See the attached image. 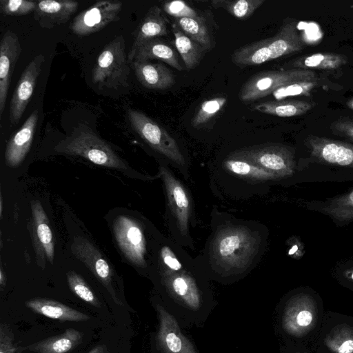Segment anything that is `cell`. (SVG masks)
<instances>
[{"instance_id":"39","label":"cell","mask_w":353,"mask_h":353,"mask_svg":"<svg viewBox=\"0 0 353 353\" xmlns=\"http://www.w3.org/2000/svg\"><path fill=\"white\" fill-rule=\"evenodd\" d=\"M162 8L165 13L174 17V19L183 17L198 18L200 17L195 10L181 0L166 1L163 3Z\"/></svg>"},{"instance_id":"11","label":"cell","mask_w":353,"mask_h":353,"mask_svg":"<svg viewBox=\"0 0 353 353\" xmlns=\"http://www.w3.org/2000/svg\"><path fill=\"white\" fill-rule=\"evenodd\" d=\"M72 253L81 261L105 288L114 302L123 305L118 298L112 283V270L101 252L88 240L77 236L71 246Z\"/></svg>"},{"instance_id":"32","label":"cell","mask_w":353,"mask_h":353,"mask_svg":"<svg viewBox=\"0 0 353 353\" xmlns=\"http://www.w3.org/2000/svg\"><path fill=\"white\" fill-rule=\"evenodd\" d=\"M321 211L338 222L353 221V190L332 199Z\"/></svg>"},{"instance_id":"29","label":"cell","mask_w":353,"mask_h":353,"mask_svg":"<svg viewBox=\"0 0 353 353\" xmlns=\"http://www.w3.org/2000/svg\"><path fill=\"white\" fill-rule=\"evenodd\" d=\"M174 45L186 68L190 70L198 65L205 49L186 35L176 23L172 24Z\"/></svg>"},{"instance_id":"28","label":"cell","mask_w":353,"mask_h":353,"mask_svg":"<svg viewBox=\"0 0 353 353\" xmlns=\"http://www.w3.org/2000/svg\"><path fill=\"white\" fill-rule=\"evenodd\" d=\"M32 214L38 241L48 259L52 263L54 256V237L49 221L40 202H32Z\"/></svg>"},{"instance_id":"2","label":"cell","mask_w":353,"mask_h":353,"mask_svg":"<svg viewBox=\"0 0 353 353\" xmlns=\"http://www.w3.org/2000/svg\"><path fill=\"white\" fill-rule=\"evenodd\" d=\"M264 248L265 229L261 225L227 221L217 226L196 261L209 279L235 280L256 265Z\"/></svg>"},{"instance_id":"5","label":"cell","mask_w":353,"mask_h":353,"mask_svg":"<svg viewBox=\"0 0 353 353\" xmlns=\"http://www.w3.org/2000/svg\"><path fill=\"white\" fill-rule=\"evenodd\" d=\"M127 115L132 129L143 140L170 160L184 176L188 175L184 155L175 139L162 126L135 109H128Z\"/></svg>"},{"instance_id":"8","label":"cell","mask_w":353,"mask_h":353,"mask_svg":"<svg viewBox=\"0 0 353 353\" xmlns=\"http://www.w3.org/2000/svg\"><path fill=\"white\" fill-rule=\"evenodd\" d=\"M230 154L253 163L279 179L290 176L294 172V154L284 145H259L238 150Z\"/></svg>"},{"instance_id":"34","label":"cell","mask_w":353,"mask_h":353,"mask_svg":"<svg viewBox=\"0 0 353 353\" xmlns=\"http://www.w3.org/2000/svg\"><path fill=\"white\" fill-rule=\"evenodd\" d=\"M68 285L71 291L87 303L96 307H101V304L84 279L74 271L67 274Z\"/></svg>"},{"instance_id":"10","label":"cell","mask_w":353,"mask_h":353,"mask_svg":"<svg viewBox=\"0 0 353 353\" xmlns=\"http://www.w3.org/2000/svg\"><path fill=\"white\" fill-rule=\"evenodd\" d=\"M121 8L120 1H97L79 13L70 23V29L78 36L91 34L119 20Z\"/></svg>"},{"instance_id":"18","label":"cell","mask_w":353,"mask_h":353,"mask_svg":"<svg viewBox=\"0 0 353 353\" xmlns=\"http://www.w3.org/2000/svg\"><path fill=\"white\" fill-rule=\"evenodd\" d=\"M37 120L38 112L35 110L8 141L5 151V161L8 166L17 167L23 161L33 141Z\"/></svg>"},{"instance_id":"15","label":"cell","mask_w":353,"mask_h":353,"mask_svg":"<svg viewBox=\"0 0 353 353\" xmlns=\"http://www.w3.org/2000/svg\"><path fill=\"white\" fill-rule=\"evenodd\" d=\"M314 305L311 297L303 294L294 297L288 303L283 316L285 330L299 336L309 330L314 324Z\"/></svg>"},{"instance_id":"38","label":"cell","mask_w":353,"mask_h":353,"mask_svg":"<svg viewBox=\"0 0 353 353\" xmlns=\"http://www.w3.org/2000/svg\"><path fill=\"white\" fill-rule=\"evenodd\" d=\"M37 2L26 0H1L0 11L1 14L11 16H20L34 11Z\"/></svg>"},{"instance_id":"4","label":"cell","mask_w":353,"mask_h":353,"mask_svg":"<svg viewBox=\"0 0 353 353\" xmlns=\"http://www.w3.org/2000/svg\"><path fill=\"white\" fill-rule=\"evenodd\" d=\"M168 199L171 232L177 243L193 249L189 232L192 213L191 196L185 186L164 164L159 166Z\"/></svg>"},{"instance_id":"14","label":"cell","mask_w":353,"mask_h":353,"mask_svg":"<svg viewBox=\"0 0 353 353\" xmlns=\"http://www.w3.org/2000/svg\"><path fill=\"white\" fill-rule=\"evenodd\" d=\"M307 145L311 155L319 161L353 168V145L318 137H310Z\"/></svg>"},{"instance_id":"26","label":"cell","mask_w":353,"mask_h":353,"mask_svg":"<svg viewBox=\"0 0 353 353\" xmlns=\"http://www.w3.org/2000/svg\"><path fill=\"white\" fill-rule=\"evenodd\" d=\"M271 38L243 46L232 54L233 63L239 67L253 66L270 61L269 45Z\"/></svg>"},{"instance_id":"3","label":"cell","mask_w":353,"mask_h":353,"mask_svg":"<svg viewBox=\"0 0 353 353\" xmlns=\"http://www.w3.org/2000/svg\"><path fill=\"white\" fill-rule=\"evenodd\" d=\"M55 151L70 155L81 157L92 163L123 172L131 169L110 145L90 128L79 124L66 139L54 148Z\"/></svg>"},{"instance_id":"24","label":"cell","mask_w":353,"mask_h":353,"mask_svg":"<svg viewBox=\"0 0 353 353\" xmlns=\"http://www.w3.org/2000/svg\"><path fill=\"white\" fill-rule=\"evenodd\" d=\"M151 59L163 61L177 70H183V67L180 64L174 49L159 38L152 39L143 43L137 50L133 61H150Z\"/></svg>"},{"instance_id":"6","label":"cell","mask_w":353,"mask_h":353,"mask_svg":"<svg viewBox=\"0 0 353 353\" xmlns=\"http://www.w3.org/2000/svg\"><path fill=\"white\" fill-rule=\"evenodd\" d=\"M128 63L123 37L118 36L99 54L92 72L93 83L101 88L127 86L130 75Z\"/></svg>"},{"instance_id":"12","label":"cell","mask_w":353,"mask_h":353,"mask_svg":"<svg viewBox=\"0 0 353 353\" xmlns=\"http://www.w3.org/2000/svg\"><path fill=\"white\" fill-rule=\"evenodd\" d=\"M159 316L156 336L157 347L161 353H198L189 339L183 334L176 317L164 306H155Z\"/></svg>"},{"instance_id":"22","label":"cell","mask_w":353,"mask_h":353,"mask_svg":"<svg viewBox=\"0 0 353 353\" xmlns=\"http://www.w3.org/2000/svg\"><path fill=\"white\" fill-rule=\"evenodd\" d=\"M83 334L75 329H67L61 334L48 337L26 347L35 353H68L78 346Z\"/></svg>"},{"instance_id":"19","label":"cell","mask_w":353,"mask_h":353,"mask_svg":"<svg viewBox=\"0 0 353 353\" xmlns=\"http://www.w3.org/2000/svg\"><path fill=\"white\" fill-rule=\"evenodd\" d=\"M78 6V2L72 0L40 1L37 3L34 17L40 26L51 29L66 23Z\"/></svg>"},{"instance_id":"35","label":"cell","mask_w":353,"mask_h":353,"mask_svg":"<svg viewBox=\"0 0 353 353\" xmlns=\"http://www.w3.org/2000/svg\"><path fill=\"white\" fill-rule=\"evenodd\" d=\"M227 99L223 97L210 99L203 101L191 120V125L198 128L214 117L225 105Z\"/></svg>"},{"instance_id":"44","label":"cell","mask_w":353,"mask_h":353,"mask_svg":"<svg viewBox=\"0 0 353 353\" xmlns=\"http://www.w3.org/2000/svg\"><path fill=\"white\" fill-rule=\"evenodd\" d=\"M299 250V246L297 244H294L292 246L289 250L290 255H294Z\"/></svg>"},{"instance_id":"27","label":"cell","mask_w":353,"mask_h":353,"mask_svg":"<svg viewBox=\"0 0 353 353\" xmlns=\"http://www.w3.org/2000/svg\"><path fill=\"white\" fill-rule=\"evenodd\" d=\"M314 106V103L299 100L270 101L255 104V111L277 116L291 117L304 114Z\"/></svg>"},{"instance_id":"23","label":"cell","mask_w":353,"mask_h":353,"mask_svg":"<svg viewBox=\"0 0 353 353\" xmlns=\"http://www.w3.org/2000/svg\"><path fill=\"white\" fill-rule=\"evenodd\" d=\"M304 47V41L299 34L294 23H285L274 37H271L269 45L270 61L300 51Z\"/></svg>"},{"instance_id":"36","label":"cell","mask_w":353,"mask_h":353,"mask_svg":"<svg viewBox=\"0 0 353 353\" xmlns=\"http://www.w3.org/2000/svg\"><path fill=\"white\" fill-rule=\"evenodd\" d=\"M318 83L316 79L296 81L278 88L272 94L279 100L290 97L308 95Z\"/></svg>"},{"instance_id":"20","label":"cell","mask_w":353,"mask_h":353,"mask_svg":"<svg viewBox=\"0 0 353 353\" xmlns=\"http://www.w3.org/2000/svg\"><path fill=\"white\" fill-rule=\"evenodd\" d=\"M131 65L140 83L152 90H166L175 82V76L164 64L149 61H133Z\"/></svg>"},{"instance_id":"33","label":"cell","mask_w":353,"mask_h":353,"mask_svg":"<svg viewBox=\"0 0 353 353\" xmlns=\"http://www.w3.org/2000/svg\"><path fill=\"white\" fill-rule=\"evenodd\" d=\"M265 2V0H213L211 5L214 8H223L234 17L245 19Z\"/></svg>"},{"instance_id":"42","label":"cell","mask_w":353,"mask_h":353,"mask_svg":"<svg viewBox=\"0 0 353 353\" xmlns=\"http://www.w3.org/2000/svg\"><path fill=\"white\" fill-rule=\"evenodd\" d=\"M87 353H109V351L105 345H99L93 347Z\"/></svg>"},{"instance_id":"43","label":"cell","mask_w":353,"mask_h":353,"mask_svg":"<svg viewBox=\"0 0 353 353\" xmlns=\"http://www.w3.org/2000/svg\"><path fill=\"white\" fill-rule=\"evenodd\" d=\"M0 284L2 288L6 285V275H4L2 269L0 271Z\"/></svg>"},{"instance_id":"25","label":"cell","mask_w":353,"mask_h":353,"mask_svg":"<svg viewBox=\"0 0 353 353\" xmlns=\"http://www.w3.org/2000/svg\"><path fill=\"white\" fill-rule=\"evenodd\" d=\"M223 166L230 174L241 179H246L253 183H265L279 179L274 174L254 165L253 163L237 157L230 154L225 159Z\"/></svg>"},{"instance_id":"16","label":"cell","mask_w":353,"mask_h":353,"mask_svg":"<svg viewBox=\"0 0 353 353\" xmlns=\"http://www.w3.org/2000/svg\"><path fill=\"white\" fill-rule=\"evenodd\" d=\"M21 52L17 35L12 31H6L0 43V115L4 110L10 81Z\"/></svg>"},{"instance_id":"41","label":"cell","mask_w":353,"mask_h":353,"mask_svg":"<svg viewBox=\"0 0 353 353\" xmlns=\"http://www.w3.org/2000/svg\"><path fill=\"white\" fill-rule=\"evenodd\" d=\"M334 130L341 134L353 140V120L343 119L335 123Z\"/></svg>"},{"instance_id":"1","label":"cell","mask_w":353,"mask_h":353,"mask_svg":"<svg viewBox=\"0 0 353 353\" xmlns=\"http://www.w3.org/2000/svg\"><path fill=\"white\" fill-rule=\"evenodd\" d=\"M160 285L171 313L190 321L208 316L213 305L208 277L178 243L165 240L157 252Z\"/></svg>"},{"instance_id":"21","label":"cell","mask_w":353,"mask_h":353,"mask_svg":"<svg viewBox=\"0 0 353 353\" xmlns=\"http://www.w3.org/2000/svg\"><path fill=\"white\" fill-rule=\"evenodd\" d=\"M26 306L34 312L59 321H86L90 317L60 302L36 298L25 303Z\"/></svg>"},{"instance_id":"30","label":"cell","mask_w":353,"mask_h":353,"mask_svg":"<svg viewBox=\"0 0 353 353\" xmlns=\"http://www.w3.org/2000/svg\"><path fill=\"white\" fill-rule=\"evenodd\" d=\"M174 23L190 38L200 44L205 50L212 48L211 38L203 17L174 19Z\"/></svg>"},{"instance_id":"45","label":"cell","mask_w":353,"mask_h":353,"mask_svg":"<svg viewBox=\"0 0 353 353\" xmlns=\"http://www.w3.org/2000/svg\"><path fill=\"white\" fill-rule=\"evenodd\" d=\"M345 274L347 276H348L351 280L353 281V270H348Z\"/></svg>"},{"instance_id":"40","label":"cell","mask_w":353,"mask_h":353,"mask_svg":"<svg viewBox=\"0 0 353 353\" xmlns=\"http://www.w3.org/2000/svg\"><path fill=\"white\" fill-rule=\"evenodd\" d=\"M0 353H17L13 332L6 323L0 325Z\"/></svg>"},{"instance_id":"13","label":"cell","mask_w":353,"mask_h":353,"mask_svg":"<svg viewBox=\"0 0 353 353\" xmlns=\"http://www.w3.org/2000/svg\"><path fill=\"white\" fill-rule=\"evenodd\" d=\"M45 58L37 55L27 65L16 86L10 105V122L17 124L34 92Z\"/></svg>"},{"instance_id":"7","label":"cell","mask_w":353,"mask_h":353,"mask_svg":"<svg viewBox=\"0 0 353 353\" xmlns=\"http://www.w3.org/2000/svg\"><path fill=\"white\" fill-rule=\"evenodd\" d=\"M316 74L310 70L262 71L250 77L242 85L239 94L243 102L254 101L272 94L278 88L289 83L316 80Z\"/></svg>"},{"instance_id":"46","label":"cell","mask_w":353,"mask_h":353,"mask_svg":"<svg viewBox=\"0 0 353 353\" xmlns=\"http://www.w3.org/2000/svg\"><path fill=\"white\" fill-rule=\"evenodd\" d=\"M347 106L353 110V98L347 103Z\"/></svg>"},{"instance_id":"17","label":"cell","mask_w":353,"mask_h":353,"mask_svg":"<svg viewBox=\"0 0 353 353\" xmlns=\"http://www.w3.org/2000/svg\"><path fill=\"white\" fill-rule=\"evenodd\" d=\"M168 20L157 6H152L133 32L134 41L128 54L132 63L139 48L145 41L168 34Z\"/></svg>"},{"instance_id":"37","label":"cell","mask_w":353,"mask_h":353,"mask_svg":"<svg viewBox=\"0 0 353 353\" xmlns=\"http://www.w3.org/2000/svg\"><path fill=\"white\" fill-rule=\"evenodd\" d=\"M326 344L334 353H353V336L348 330L335 332L327 339Z\"/></svg>"},{"instance_id":"47","label":"cell","mask_w":353,"mask_h":353,"mask_svg":"<svg viewBox=\"0 0 353 353\" xmlns=\"http://www.w3.org/2000/svg\"><path fill=\"white\" fill-rule=\"evenodd\" d=\"M2 201H2V199H1V201H0V202H1V210H0V212H1V213H2Z\"/></svg>"},{"instance_id":"31","label":"cell","mask_w":353,"mask_h":353,"mask_svg":"<svg viewBox=\"0 0 353 353\" xmlns=\"http://www.w3.org/2000/svg\"><path fill=\"white\" fill-rule=\"evenodd\" d=\"M347 59L343 54L335 53H316L301 57L293 62L299 69L313 68L322 70L336 69L345 64Z\"/></svg>"},{"instance_id":"9","label":"cell","mask_w":353,"mask_h":353,"mask_svg":"<svg viewBox=\"0 0 353 353\" xmlns=\"http://www.w3.org/2000/svg\"><path fill=\"white\" fill-rule=\"evenodd\" d=\"M117 243L125 258L140 268L146 267V242L143 230L133 219L118 216L113 223Z\"/></svg>"}]
</instances>
